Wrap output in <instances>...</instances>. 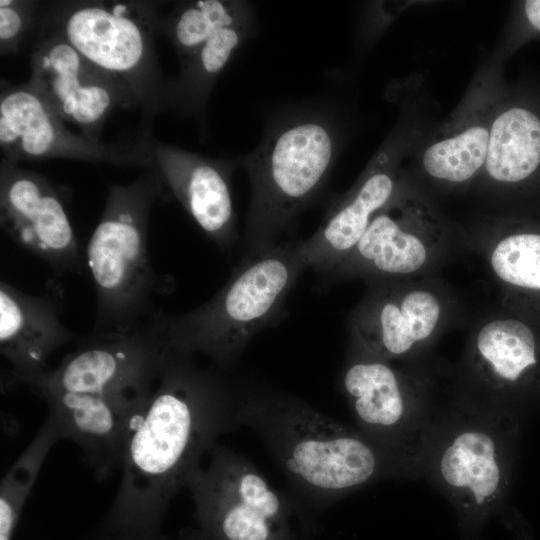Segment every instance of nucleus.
Returning a JSON list of instances; mask_svg holds the SVG:
<instances>
[{
    "instance_id": "f257e3e1",
    "label": "nucleus",
    "mask_w": 540,
    "mask_h": 540,
    "mask_svg": "<svg viewBox=\"0 0 540 540\" xmlns=\"http://www.w3.org/2000/svg\"><path fill=\"white\" fill-rule=\"evenodd\" d=\"M241 391L220 368L172 351L126 432L121 480L93 532L119 540H155L173 498L217 439L239 425Z\"/></svg>"
},
{
    "instance_id": "f03ea898",
    "label": "nucleus",
    "mask_w": 540,
    "mask_h": 540,
    "mask_svg": "<svg viewBox=\"0 0 540 540\" xmlns=\"http://www.w3.org/2000/svg\"><path fill=\"white\" fill-rule=\"evenodd\" d=\"M340 124L327 98L286 103L266 117L258 145L237 156L251 184L245 256L276 245L323 193L340 151Z\"/></svg>"
},
{
    "instance_id": "7ed1b4c3",
    "label": "nucleus",
    "mask_w": 540,
    "mask_h": 540,
    "mask_svg": "<svg viewBox=\"0 0 540 540\" xmlns=\"http://www.w3.org/2000/svg\"><path fill=\"white\" fill-rule=\"evenodd\" d=\"M237 419L260 434L295 489L318 503L413 471L415 465L284 393L241 391Z\"/></svg>"
},
{
    "instance_id": "20e7f679",
    "label": "nucleus",
    "mask_w": 540,
    "mask_h": 540,
    "mask_svg": "<svg viewBox=\"0 0 540 540\" xmlns=\"http://www.w3.org/2000/svg\"><path fill=\"white\" fill-rule=\"evenodd\" d=\"M164 188L153 168L127 185L108 187L103 213L86 248L96 293L91 336L130 333L161 310L156 298L167 286L151 263L148 228Z\"/></svg>"
},
{
    "instance_id": "39448f33",
    "label": "nucleus",
    "mask_w": 540,
    "mask_h": 540,
    "mask_svg": "<svg viewBox=\"0 0 540 540\" xmlns=\"http://www.w3.org/2000/svg\"><path fill=\"white\" fill-rule=\"evenodd\" d=\"M154 0L45 1L34 36L54 35L114 81L142 112L144 128L167 109L169 79L155 49L159 7Z\"/></svg>"
},
{
    "instance_id": "423d86ee",
    "label": "nucleus",
    "mask_w": 540,
    "mask_h": 540,
    "mask_svg": "<svg viewBox=\"0 0 540 540\" xmlns=\"http://www.w3.org/2000/svg\"><path fill=\"white\" fill-rule=\"evenodd\" d=\"M306 268L299 241L245 256L208 301L183 314L163 312L170 347L230 369L251 340L279 317Z\"/></svg>"
},
{
    "instance_id": "0eeeda50",
    "label": "nucleus",
    "mask_w": 540,
    "mask_h": 540,
    "mask_svg": "<svg viewBox=\"0 0 540 540\" xmlns=\"http://www.w3.org/2000/svg\"><path fill=\"white\" fill-rule=\"evenodd\" d=\"M432 421L419 463L456 508L465 539L477 536L494 515L506 483L498 415L464 403Z\"/></svg>"
},
{
    "instance_id": "6e6552de",
    "label": "nucleus",
    "mask_w": 540,
    "mask_h": 540,
    "mask_svg": "<svg viewBox=\"0 0 540 540\" xmlns=\"http://www.w3.org/2000/svg\"><path fill=\"white\" fill-rule=\"evenodd\" d=\"M367 282V291L349 318L352 351L412 362L458 316L454 293L434 274Z\"/></svg>"
},
{
    "instance_id": "1a4fd4ad",
    "label": "nucleus",
    "mask_w": 540,
    "mask_h": 540,
    "mask_svg": "<svg viewBox=\"0 0 540 540\" xmlns=\"http://www.w3.org/2000/svg\"><path fill=\"white\" fill-rule=\"evenodd\" d=\"M196 540H293L290 505L244 456L216 444L191 477Z\"/></svg>"
},
{
    "instance_id": "9d476101",
    "label": "nucleus",
    "mask_w": 540,
    "mask_h": 540,
    "mask_svg": "<svg viewBox=\"0 0 540 540\" xmlns=\"http://www.w3.org/2000/svg\"><path fill=\"white\" fill-rule=\"evenodd\" d=\"M413 363L350 350L340 383L358 430L415 464L432 421L431 382Z\"/></svg>"
},
{
    "instance_id": "9b49d317",
    "label": "nucleus",
    "mask_w": 540,
    "mask_h": 540,
    "mask_svg": "<svg viewBox=\"0 0 540 540\" xmlns=\"http://www.w3.org/2000/svg\"><path fill=\"white\" fill-rule=\"evenodd\" d=\"M453 241L434 208L419 195L399 187L355 248L324 277L330 281H370L432 275L453 252Z\"/></svg>"
},
{
    "instance_id": "f8f14e48",
    "label": "nucleus",
    "mask_w": 540,
    "mask_h": 540,
    "mask_svg": "<svg viewBox=\"0 0 540 540\" xmlns=\"http://www.w3.org/2000/svg\"><path fill=\"white\" fill-rule=\"evenodd\" d=\"M163 312L125 334L91 336L54 368L25 382L32 391L57 390L132 399L145 398L173 349Z\"/></svg>"
},
{
    "instance_id": "ddd939ff",
    "label": "nucleus",
    "mask_w": 540,
    "mask_h": 540,
    "mask_svg": "<svg viewBox=\"0 0 540 540\" xmlns=\"http://www.w3.org/2000/svg\"><path fill=\"white\" fill-rule=\"evenodd\" d=\"M50 105L28 84L0 82V148L3 159H72L118 167H150L151 132L135 141L104 144L71 132Z\"/></svg>"
},
{
    "instance_id": "4468645a",
    "label": "nucleus",
    "mask_w": 540,
    "mask_h": 540,
    "mask_svg": "<svg viewBox=\"0 0 540 540\" xmlns=\"http://www.w3.org/2000/svg\"><path fill=\"white\" fill-rule=\"evenodd\" d=\"M0 224L11 240L46 262L57 278L80 274L79 245L59 188L44 175L3 158Z\"/></svg>"
},
{
    "instance_id": "2eb2a0df",
    "label": "nucleus",
    "mask_w": 540,
    "mask_h": 540,
    "mask_svg": "<svg viewBox=\"0 0 540 540\" xmlns=\"http://www.w3.org/2000/svg\"><path fill=\"white\" fill-rule=\"evenodd\" d=\"M28 84L65 122L101 142V130L117 107L134 108L127 94L69 43L54 35L36 38Z\"/></svg>"
},
{
    "instance_id": "dca6fc26",
    "label": "nucleus",
    "mask_w": 540,
    "mask_h": 540,
    "mask_svg": "<svg viewBox=\"0 0 540 540\" xmlns=\"http://www.w3.org/2000/svg\"><path fill=\"white\" fill-rule=\"evenodd\" d=\"M150 167L157 171L199 228L223 252L238 239L232 200L237 157H211L156 140L148 142Z\"/></svg>"
},
{
    "instance_id": "f3484780",
    "label": "nucleus",
    "mask_w": 540,
    "mask_h": 540,
    "mask_svg": "<svg viewBox=\"0 0 540 540\" xmlns=\"http://www.w3.org/2000/svg\"><path fill=\"white\" fill-rule=\"evenodd\" d=\"M64 289L56 278L33 295L0 282V352L13 380L25 384L48 369L51 355L76 338L62 320Z\"/></svg>"
},
{
    "instance_id": "a211bd4d",
    "label": "nucleus",
    "mask_w": 540,
    "mask_h": 540,
    "mask_svg": "<svg viewBox=\"0 0 540 540\" xmlns=\"http://www.w3.org/2000/svg\"><path fill=\"white\" fill-rule=\"evenodd\" d=\"M398 188L396 160L392 146H388L373 158L355 184L331 203L315 233L299 240L307 268L324 276L344 260Z\"/></svg>"
},
{
    "instance_id": "6ab92c4d",
    "label": "nucleus",
    "mask_w": 540,
    "mask_h": 540,
    "mask_svg": "<svg viewBox=\"0 0 540 540\" xmlns=\"http://www.w3.org/2000/svg\"><path fill=\"white\" fill-rule=\"evenodd\" d=\"M62 440L75 443L98 481L120 471L129 420L143 399L57 390L35 392Z\"/></svg>"
},
{
    "instance_id": "aec40b11",
    "label": "nucleus",
    "mask_w": 540,
    "mask_h": 540,
    "mask_svg": "<svg viewBox=\"0 0 540 540\" xmlns=\"http://www.w3.org/2000/svg\"><path fill=\"white\" fill-rule=\"evenodd\" d=\"M257 30L256 18L226 27L192 55L180 61L177 78L169 79L167 109L191 117L203 125L213 88L238 50Z\"/></svg>"
},
{
    "instance_id": "412c9836",
    "label": "nucleus",
    "mask_w": 540,
    "mask_h": 540,
    "mask_svg": "<svg viewBox=\"0 0 540 540\" xmlns=\"http://www.w3.org/2000/svg\"><path fill=\"white\" fill-rule=\"evenodd\" d=\"M540 164V119L531 111L513 107L491 123L484 169L497 183H516Z\"/></svg>"
},
{
    "instance_id": "4be33fe9",
    "label": "nucleus",
    "mask_w": 540,
    "mask_h": 540,
    "mask_svg": "<svg viewBox=\"0 0 540 540\" xmlns=\"http://www.w3.org/2000/svg\"><path fill=\"white\" fill-rule=\"evenodd\" d=\"M253 18L256 13L250 1H178L169 13L159 15L157 32L168 38L180 62L220 30Z\"/></svg>"
},
{
    "instance_id": "5701e85b",
    "label": "nucleus",
    "mask_w": 540,
    "mask_h": 540,
    "mask_svg": "<svg viewBox=\"0 0 540 540\" xmlns=\"http://www.w3.org/2000/svg\"><path fill=\"white\" fill-rule=\"evenodd\" d=\"M503 290L540 292V234L496 232L477 238L475 244Z\"/></svg>"
},
{
    "instance_id": "b1692460",
    "label": "nucleus",
    "mask_w": 540,
    "mask_h": 540,
    "mask_svg": "<svg viewBox=\"0 0 540 540\" xmlns=\"http://www.w3.org/2000/svg\"><path fill=\"white\" fill-rule=\"evenodd\" d=\"M62 440L48 415L30 444L14 462L0 485V540H13L23 507L53 446Z\"/></svg>"
},
{
    "instance_id": "393cba45",
    "label": "nucleus",
    "mask_w": 540,
    "mask_h": 540,
    "mask_svg": "<svg viewBox=\"0 0 540 540\" xmlns=\"http://www.w3.org/2000/svg\"><path fill=\"white\" fill-rule=\"evenodd\" d=\"M489 132L487 124L473 122L433 142L423 153L425 172L444 183L462 184L471 180L484 167Z\"/></svg>"
},
{
    "instance_id": "a878e982",
    "label": "nucleus",
    "mask_w": 540,
    "mask_h": 540,
    "mask_svg": "<svg viewBox=\"0 0 540 540\" xmlns=\"http://www.w3.org/2000/svg\"><path fill=\"white\" fill-rule=\"evenodd\" d=\"M41 1H0V54L20 52L30 36H34Z\"/></svg>"
},
{
    "instance_id": "bb28decb",
    "label": "nucleus",
    "mask_w": 540,
    "mask_h": 540,
    "mask_svg": "<svg viewBox=\"0 0 540 540\" xmlns=\"http://www.w3.org/2000/svg\"><path fill=\"white\" fill-rule=\"evenodd\" d=\"M525 13L530 24L540 31V0L526 1Z\"/></svg>"
},
{
    "instance_id": "cd10ccee",
    "label": "nucleus",
    "mask_w": 540,
    "mask_h": 540,
    "mask_svg": "<svg viewBox=\"0 0 540 540\" xmlns=\"http://www.w3.org/2000/svg\"><path fill=\"white\" fill-rule=\"evenodd\" d=\"M89 540H118V539L105 538V537H101L93 533L92 536L89 538ZM155 540H173V539H170L163 534L162 536H160L158 539H155ZM189 540H195V539L192 537Z\"/></svg>"
}]
</instances>
